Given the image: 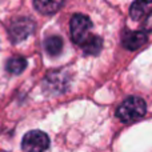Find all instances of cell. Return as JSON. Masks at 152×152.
Masks as SVG:
<instances>
[{"label": "cell", "instance_id": "3957f363", "mask_svg": "<svg viewBox=\"0 0 152 152\" xmlns=\"http://www.w3.org/2000/svg\"><path fill=\"white\" fill-rule=\"evenodd\" d=\"M50 147V137L43 131H29L24 135L21 148L24 152H44Z\"/></svg>", "mask_w": 152, "mask_h": 152}, {"label": "cell", "instance_id": "277c9868", "mask_svg": "<svg viewBox=\"0 0 152 152\" xmlns=\"http://www.w3.org/2000/svg\"><path fill=\"white\" fill-rule=\"evenodd\" d=\"M34 29H35V23L31 19H27V18L16 19V20H13L11 23V27H10L11 39L15 43H19L21 40L27 39L34 32Z\"/></svg>", "mask_w": 152, "mask_h": 152}, {"label": "cell", "instance_id": "9c48e42d", "mask_svg": "<svg viewBox=\"0 0 152 152\" xmlns=\"http://www.w3.org/2000/svg\"><path fill=\"white\" fill-rule=\"evenodd\" d=\"M26 67H27V60L24 58H21V56H13L7 61V71L13 75H19L20 72H23Z\"/></svg>", "mask_w": 152, "mask_h": 152}, {"label": "cell", "instance_id": "8992f818", "mask_svg": "<svg viewBox=\"0 0 152 152\" xmlns=\"http://www.w3.org/2000/svg\"><path fill=\"white\" fill-rule=\"evenodd\" d=\"M64 4V0H34L36 11L43 15H52L58 12Z\"/></svg>", "mask_w": 152, "mask_h": 152}, {"label": "cell", "instance_id": "52a82bcc", "mask_svg": "<svg viewBox=\"0 0 152 152\" xmlns=\"http://www.w3.org/2000/svg\"><path fill=\"white\" fill-rule=\"evenodd\" d=\"M80 47L83 48V51L87 55H97V53L102 51L103 40H102V37L96 36V35L89 34V36L81 43Z\"/></svg>", "mask_w": 152, "mask_h": 152}, {"label": "cell", "instance_id": "6da1fadb", "mask_svg": "<svg viewBox=\"0 0 152 152\" xmlns=\"http://www.w3.org/2000/svg\"><path fill=\"white\" fill-rule=\"evenodd\" d=\"M147 112V104L142 97L131 96L127 97L116 111V116L123 123H135L140 120Z\"/></svg>", "mask_w": 152, "mask_h": 152}, {"label": "cell", "instance_id": "8fae6325", "mask_svg": "<svg viewBox=\"0 0 152 152\" xmlns=\"http://www.w3.org/2000/svg\"><path fill=\"white\" fill-rule=\"evenodd\" d=\"M144 31H152V11L150 12V15L147 16V19H145L144 21Z\"/></svg>", "mask_w": 152, "mask_h": 152}, {"label": "cell", "instance_id": "7a4b0ae2", "mask_svg": "<svg viewBox=\"0 0 152 152\" xmlns=\"http://www.w3.org/2000/svg\"><path fill=\"white\" fill-rule=\"evenodd\" d=\"M92 27V23L88 16L76 13L72 16L69 28H71V39L72 42L80 45L87 37L89 36V29Z\"/></svg>", "mask_w": 152, "mask_h": 152}, {"label": "cell", "instance_id": "5b68a950", "mask_svg": "<svg viewBox=\"0 0 152 152\" xmlns=\"http://www.w3.org/2000/svg\"><path fill=\"white\" fill-rule=\"evenodd\" d=\"M147 34L142 31H134V32H126L121 37V44L124 48L129 51H135L147 43Z\"/></svg>", "mask_w": 152, "mask_h": 152}, {"label": "cell", "instance_id": "ba28073f", "mask_svg": "<svg viewBox=\"0 0 152 152\" xmlns=\"http://www.w3.org/2000/svg\"><path fill=\"white\" fill-rule=\"evenodd\" d=\"M150 4H152V0H135V3L131 5V10H129L132 20H139L145 13L147 7Z\"/></svg>", "mask_w": 152, "mask_h": 152}, {"label": "cell", "instance_id": "30bf717a", "mask_svg": "<svg viewBox=\"0 0 152 152\" xmlns=\"http://www.w3.org/2000/svg\"><path fill=\"white\" fill-rule=\"evenodd\" d=\"M63 50V40L59 36H51L45 40V51L51 56H58Z\"/></svg>", "mask_w": 152, "mask_h": 152}]
</instances>
